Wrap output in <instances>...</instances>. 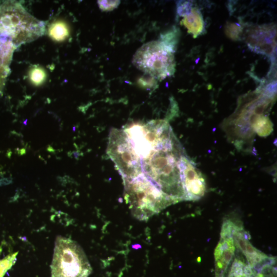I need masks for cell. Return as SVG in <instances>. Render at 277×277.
<instances>
[{"instance_id": "1", "label": "cell", "mask_w": 277, "mask_h": 277, "mask_svg": "<svg viewBox=\"0 0 277 277\" xmlns=\"http://www.w3.org/2000/svg\"><path fill=\"white\" fill-rule=\"evenodd\" d=\"M185 152L172 129L151 142L141 161L143 173L176 203L186 200L180 161Z\"/></svg>"}, {"instance_id": "2", "label": "cell", "mask_w": 277, "mask_h": 277, "mask_svg": "<svg viewBox=\"0 0 277 277\" xmlns=\"http://www.w3.org/2000/svg\"><path fill=\"white\" fill-rule=\"evenodd\" d=\"M45 23L30 13L19 3L8 1L0 6V39L11 42L17 48L43 35Z\"/></svg>"}, {"instance_id": "3", "label": "cell", "mask_w": 277, "mask_h": 277, "mask_svg": "<svg viewBox=\"0 0 277 277\" xmlns=\"http://www.w3.org/2000/svg\"><path fill=\"white\" fill-rule=\"evenodd\" d=\"M124 199L132 215L146 221L175 203L142 174L134 179L124 180Z\"/></svg>"}, {"instance_id": "4", "label": "cell", "mask_w": 277, "mask_h": 277, "mask_svg": "<svg viewBox=\"0 0 277 277\" xmlns=\"http://www.w3.org/2000/svg\"><path fill=\"white\" fill-rule=\"evenodd\" d=\"M92 270L84 251L76 242L62 236L56 238L51 277H88Z\"/></svg>"}, {"instance_id": "5", "label": "cell", "mask_w": 277, "mask_h": 277, "mask_svg": "<svg viewBox=\"0 0 277 277\" xmlns=\"http://www.w3.org/2000/svg\"><path fill=\"white\" fill-rule=\"evenodd\" d=\"M174 51L160 40L151 41L137 50L132 62L136 67L151 77L163 80L175 71Z\"/></svg>"}, {"instance_id": "6", "label": "cell", "mask_w": 277, "mask_h": 277, "mask_svg": "<svg viewBox=\"0 0 277 277\" xmlns=\"http://www.w3.org/2000/svg\"><path fill=\"white\" fill-rule=\"evenodd\" d=\"M107 153L123 180L132 179L143 174L141 160L124 130L114 128L110 131Z\"/></svg>"}, {"instance_id": "7", "label": "cell", "mask_w": 277, "mask_h": 277, "mask_svg": "<svg viewBox=\"0 0 277 277\" xmlns=\"http://www.w3.org/2000/svg\"><path fill=\"white\" fill-rule=\"evenodd\" d=\"M180 169L186 200H199L204 195L206 190L205 181L202 173L186 154L181 157Z\"/></svg>"}, {"instance_id": "8", "label": "cell", "mask_w": 277, "mask_h": 277, "mask_svg": "<svg viewBox=\"0 0 277 277\" xmlns=\"http://www.w3.org/2000/svg\"><path fill=\"white\" fill-rule=\"evenodd\" d=\"M232 221L226 220L222 225L220 241L214 256L215 277H223L234 259L235 246L231 233Z\"/></svg>"}, {"instance_id": "9", "label": "cell", "mask_w": 277, "mask_h": 277, "mask_svg": "<svg viewBox=\"0 0 277 277\" xmlns=\"http://www.w3.org/2000/svg\"><path fill=\"white\" fill-rule=\"evenodd\" d=\"M246 43L254 52L271 56L276 48V27L267 24L252 27L247 30Z\"/></svg>"}, {"instance_id": "10", "label": "cell", "mask_w": 277, "mask_h": 277, "mask_svg": "<svg viewBox=\"0 0 277 277\" xmlns=\"http://www.w3.org/2000/svg\"><path fill=\"white\" fill-rule=\"evenodd\" d=\"M231 233L237 250L245 257L247 263L254 270L269 256L254 247L249 241L250 235L241 224L232 222Z\"/></svg>"}, {"instance_id": "11", "label": "cell", "mask_w": 277, "mask_h": 277, "mask_svg": "<svg viewBox=\"0 0 277 277\" xmlns=\"http://www.w3.org/2000/svg\"><path fill=\"white\" fill-rule=\"evenodd\" d=\"M16 47L10 41L0 39V94L9 73V65Z\"/></svg>"}, {"instance_id": "12", "label": "cell", "mask_w": 277, "mask_h": 277, "mask_svg": "<svg viewBox=\"0 0 277 277\" xmlns=\"http://www.w3.org/2000/svg\"><path fill=\"white\" fill-rule=\"evenodd\" d=\"M181 24L194 38L203 34L205 31V22L201 12L195 7H192L190 11L183 16Z\"/></svg>"}, {"instance_id": "13", "label": "cell", "mask_w": 277, "mask_h": 277, "mask_svg": "<svg viewBox=\"0 0 277 277\" xmlns=\"http://www.w3.org/2000/svg\"><path fill=\"white\" fill-rule=\"evenodd\" d=\"M249 121V129L261 136H266L273 130V124L265 113L254 114Z\"/></svg>"}, {"instance_id": "14", "label": "cell", "mask_w": 277, "mask_h": 277, "mask_svg": "<svg viewBox=\"0 0 277 277\" xmlns=\"http://www.w3.org/2000/svg\"><path fill=\"white\" fill-rule=\"evenodd\" d=\"M255 270L244 260L235 258L223 277H255Z\"/></svg>"}, {"instance_id": "15", "label": "cell", "mask_w": 277, "mask_h": 277, "mask_svg": "<svg viewBox=\"0 0 277 277\" xmlns=\"http://www.w3.org/2000/svg\"><path fill=\"white\" fill-rule=\"evenodd\" d=\"M48 34L51 39L57 42H62L69 35L67 25L62 21H57L52 23L48 28Z\"/></svg>"}, {"instance_id": "16", "label": "cell", "mask_w": 277, "mask_h": 277, "mask_svg": "<svg viewBox=\"0 0 277 277\" xmlns=\"http://www.w3.org/2000/svg\"><path fill=\"white\" fill-rule=\"evenodd\" d=\"M255 277H276V260L269 257L255 270Z\"/></svg>"}, {"instance_id": "17", "label": "cell", "mask_w": 277, "mask_h": 277, "mask_svg": "<svg viewBox=\"0 0 277 277\" xmlns=\"http://www.w3.org/2000/svg\"><path fill=\"white\" fill-rule=\"evenodd\" d=\"M29 77L31 83L35 86L43 84L47 78L45 70L39 66H34L29 72Z\"/></svg>"}, {"instance_id": "18", "label": "cell", "mask_w": 277, "mask_h": 277, "mask_svg": "<svg viewBox=\"0 0 277 277\" xmlns=\"http://www.w3.org/2000/svg\"><path fill=\"white\" fill-rule=\"evenodd\" d=\"M226 36L233 41H239L242 38L243 27L238 23H227L225 27Z\"/></svg>"}, {"instance_id": "19", "label": "cell", "mask_w": 277, "mask_h": 277, "mask_svg": "<svg viewBox=\"0 0 277 277\" xmlns=\"http://www.w3.org/2000/svg\"><path fill=\"white\" fill-rule=\"evenodd\" d=\"M18 252L9 254L0 259V277H4L6 273L15 264Z\"/></svg>"}, {"instance_id": "20", "label": "cell", "mask_w": 277, "mask_h": 277, "mask_svg": "<svg viewBox=\"0 0 277 277\" xmlns=\"http://www.w3.org/2000/svg\"><path fill=\"white\" fill-rule=\"evenodd\" d=\"M178 35L176 29H172L162 35L160 41L175 51L178 39Z\"/></svg>"}, {"instance_id": "21", "label": "cell", "mask_w": 277, "mask_h": 277, "mask_svg": "<svg viewBox=\"0 0 277 277\" xmlns=\"http://www.w3.org/2000/svg\"><path fill=\"white\" fill-rule=\"evenodd\" d=\"M193 7L192 3L188 1L181 2L177 7V13L181 16H183L188 13Z\"/></svg>"}, {"instance_id": "22", "label": "cell", "mask_w": 277, "mask_h": 277, "mask_svg": "<svg viewBox=\"0 0 277 277\" xmlns=\"http://www.w3.org/2000/svg\"><path fill=\"white\" fill-rule=\"evenodd\" d=\"M100 8L104 11L112 10L115 8L120 4L118 1H98Z\"/></svg>"}, {"instance_id": "23", "label": "cell", "mask_w": 277, "mask_h": 277, "mask_svg": "<svg viewBox=\"0 0 277 277\" xmlns=\"http://www.w3.org/2000/svg\"><path fill=\"white\" fill-rule=\"evenodd\" d=\"M138 83L142 87L149 88L156 84V81L155 78L150 76L147 78L142 77L139 80Z\"/></svg>"}]
</instances>
